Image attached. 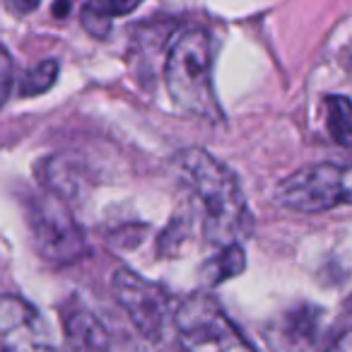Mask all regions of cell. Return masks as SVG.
<instances>
[{
	"label": "cell",
	"mask_w": 352,
	"mask_h": 352,
	"mask_svg": "<svg viewBox=\"0 0 352 352\" xmlns=\"http://www.w3.org/2000/svg\"><path fill=\"white\" fill-rule=\"evenodd\" d=\"M244 265H246V261H244V249H241V244H232V246H225L222 254L215 256V258L203 268V273H206L210 285H220V283H225V280L239 275L241 270H244Z\"/></svg>",
	"instance_id": "12"
},
{
	"label": "cell",
	"mask_w": 352,
	"mask_h": 352,
	"mask_svg": "<svg viewBox=\"0 0 352 352\" xmlns=\"http://www.w3.org/2000/svg\"><path fill=\"white\" fill-rule=\"evenodd\" d=\"M8 6H10V10L17 12V15H27V12H32L39 6V0H8Z\"/></svg>",
	"instance_id": "15"
},
{
	"label": "cell",
	"mask_w": 352,
	"mask_h": 352,
	"mask_svg": "<svg viewBox=\"0 0 352 352\" xmlns=\"http://www.w3.org/2000/svg\"><path fill=\"white\" fill-rule=\"evenodd\" d=\"M275 198L283 208L304 215H318L338 206H352V166L333 162L309 164L283 179Z\"/></svg>",
	"instance_id": "4"
},
{
	"label": "cell",
	"mask_w": 352,
	"mask_h": 352,
	"mask_svg": "<svg viewBox=\"0 0 352 352\" xmlns=\"http://www.w3.org/2000/svg\"><path fill=\"white\" fill-rule=\"evenodd\" d=\"M142 0H87L82 8V27L92 36L102 39L111 30V20L131 15Z\"/></svg>",
	"instance_id": "10"
},
{
	"label": "cell",
	"mask_w": 352,
	"mask_h": 352,
	"mask_svg": "<svg viewBox=\"0 0 352 352\" xmlns=\"http://www.w3.org/2000/svg\"><path fill=\"white\" fill-rule=\"evenodd\" d=\"M56 78H58V63L54 58L41 60L39 65L27 70L25 80H22L20 97H36V94H44L46 89L54 87Z\"/></svg>",
	"instance_id": "13"
},
{
	"label": "cell",
	"mask_w": 352,
	"mask_h": 352,
	"mask_svg": "<svg viewBox=\"0 0 352 352\" xmlns=\"http://www.w3.org/2000/svg\"><path fill=\"white\" fill-rule=\"evenodd\" d=\"M164 82L176 109L210 123L222 121L212 87V41L206 30H186L176 36L166 54Z\"/></svg>",
	"instance_id": "2"
},
{
	"label": "cell",
	"mask_w": 352,
	"mask_h": 352,
	"mask_svg": "<svg viewBox=\"0 0 352 352\" xmlns=\"http://www.w3.org/2000/svg\"><path fill=\"white\" fill-rule=\"evenodd\" d=\"M0 352H60L44 316L30 302L0 294Z\"/></svg>",
	"instance_id": "7"
},
{
	"label": "cell",
	"mask_w": 352,
	"mask_h": 352,
	"mask_svg": "<svg viewBox=\"0 0 352 352\" xmlns=\"http://www.w3.org/2000/svg\"><path fill=\"white\" fill-rule=\"evenodd\" d=\"M65 340L73 352H109V331L87 309H70L63 314Z\"/></svg>",
	"instance_id": "8"
},
{
	"label": "cell",
	"mask_w": 352,
	"mask_h": 352,
	"mask_svg": "<svg viewBox=\"0 0 352 352\" xmlns=\"http://www.w3.org/2000/svg\"><path fill=\"white\" fill-rule=\"evenodd\" d=\"M111 289L116 302L128 311L135 328L147 340H160L169 316V294L164 287L147 278H140L131 268H121L113 273Z\"/></svg>",
	"instance_id": "6"
},
{
	"label": "cell",
	"mask_w": 352,
	"mask_h": 352,
	"mask_svg": "<svg viewBox=\"0 0 352 352\" xmlns=\"http://www.w3.org/2000/svg\"><path fill=\"white\" fill-rule=\"evenodd\" d=\"M68 10H70V0H58L54 6V15H58V17L68 15Z\"/></svg>",
	"instance_id": "17"
},
{
	"label": "cell",
	"mask_w": 352,
	"mask_h": 352,
	"mask_svg": "<svg viewBox=\"0 0 352 352\" xmlns=\"http://www.w3.org/2000/svg\"><path fill=\"white\" fill-rule=\"evenodd\" d=\"M323 116L331 138L342 147H352V99L333 94L323 102Z\"/></svg>",
	"instance_id": "11"
},
{
	"label": "cell",
	"mask_w": 352,
	"mask_h": 352,
	"mask_svg": "<svg viewBox=\"0 0 352 352\" xmlns=\"http://www.w3.org/2000/svg\"><path fill=\"white\" fill-rule=\"evenodd\" d=\"M278 342H273L275 352H285V347L289 350H304L309 352L316 333V314L314 311H292L278 323Z\"/></svg>",
	"instance_id": "9"
},
{
	"label": "cell",
	"mask_w": 352,
	"mask_h": 352,
	"mask_svg": "<svg viewBox=\"0 0 352 352\" xmlns=\"http://www.w3.org/2000/svg\"><path fill=\"white\" fill-rule=\"evenodd\" d=\"M176 164L201 203L206 239L220 249L241 244L251 227V217L236 176L201 147L184 150L176 157Z\"/></svg>",
	"instance_id": "1"
},
{
	"label": "cell",
	"mask_w": 352,
	"mask_h": 352,
	"mask_svg": "<svg viewBox=\"0 0 352 352\" xmlns=\"http://www.w3.org/2000/svg\"><path fill=\"white\" fill-rule=\"evenodd\" d=\"M12 87V58L3 46H0V109L6 104Z\"/></svg>",
	"instance_id": "14"
},
{
	"label": "cell",
	"mask_w": 352,
	"mask_h": 352,
	"mask_svg": "<svg viewBox=\"0 0 352 352\" xmlns=\"http://www.w3.org/2000/svg\"><path fill=\"white\" fill-rule=\"evenodd\" d=\"M328 352H352V331H345Z\"/></svg>",
	"instance_id": "16"
},
{
	"label": "cell",
	"mask_w": 352,
	"mask_h": 352,
	"mask_svg": "<svg viewBox=\"0 0 352 352\" xmlns=\"http://www.w3.org/2000/svg\"><path fill=\"white\" fill-rule=\"evenodd\" d=\"M184 352H256L210 294L196 292L174 311Z\"/></svg>",
	"instance_id": "3"
},
{
	"label": "cell",
	"mask_w": 352,
	"mask_h": 352,
	"mask_svg": "<svg viewBox=\"0 0 352 352\" xmlns=\"http://www.w3.org/2000/svg\"><path fill=\"white\" fill-rule=\"evenodd\" d=\"M32 234L39 254L51 263H73L82 258L87 244L80 227L75 225L68 208L54 196H46L32 208Z\"/></svg>",
	"instance_id": "5"
}]
</instances>
